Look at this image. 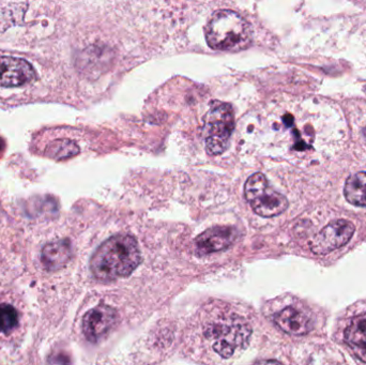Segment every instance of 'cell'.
Returning a JSON list of instances; mask_svg holds the SVG:
<instances>
[{
  "label": "cell",
  "instance_id": "1",
  "mask_svg": "<svg viewBox=\"0 0 366 365\" xmlns=\"http://www.w3.org/2000/svg\"><path fill=\"white\" fill-rule=\"evenodd\" d=\"M142 263L137 241L130 235H116L102 243L91 257L90 269L95 279L115 281L129 277Z\"/></svg>",
  "mask_w": 366,
  "mask_h": 365
},
{
  "label": "cell",
  "instance_id": "2",
  "mask_svg": "<svg viewBox=\"0 0 366 365\" xmlns=\"http://www.w3.org/2000/svg\"><path fill=\"white\" fill-rule=\"evenodd\" d=\"M205 36L212 50L240 52L252 43V28L245 18L233 10H219L211 15Z\"/></svg>",
  "mask_w": 366,
  "mask_h": 365
},
{
  "label": "cell",
  "instance_id": "3",
  "mask_svg": "<svg viewBox=\"0 0 366 365\" xmlns=\"http://www.w3.org/2000/svg\"><path fill=\"white\" fill-rule=\"evenodd\" d=\"M205 336L212 340V348L222 358H231L250 343L252 328L239 316H227L211 322L205 328Z\"/></svg>",
  "mask_w": 366,
  "mask_h": 365
},
{
  "label": "cell",
  "instance_id": "4",
  "mask_svg": "<svg viewBox=\"0 0 366 365\" xmlns=\"http://www.w3.org/2000/svg\"><path fill=\"white\" fill-rule=\"evenodd\" d=\"M244 198L254 212L262 218L280 216L288 208L287 198L274 190L262 172H256L247 180Z\"/></svg>",
  "mask_w": 366,
  "mask_h": 365
},
{
  "label": "cell",
  "instance_id": "5",
  "mask_svg": "<svg viewBox=\"0 0 366 365\" xmlns=\"http://www.w3.org/2000/svg\"><path fill=\"white\" fill-rule=\"evenodd\" d=\"M235 130V113L229 103L213 102L206 116V151L210 156L222 155L226 150Z\"/></svg>",
  "mask_w": 366,
  "mask_h": 365
},
{
  "label": "cell",
  "instance_id": "6",
  "mask_svg": "<svg viewBox=\"0 0 366 365\" xmlns=\"http://www.w3.org/2000/svg\"><path fill=\"white\" fill-rule=\"evenodd\" d=\"M355 227L347 220H335L323 227L313 238L311 249L314 254L325 255L344 247L351 241Z\"/></svg>",
  "mask_w": 366,
  "mask_h": 365
},
{
  "label": "cell",
  "instance_id": "7",
  "mask_svg": "<svg viewBox=\"0 0 366 365\" xmlns=\"http://www.w3.org/2000/svg\"><path fill=\"white\" fill-rule=\"evenodd\" d=\"M117 322V311L107 304H100L85 314L83 333L89 342H99L113 329Z\"/></svg>",
  "mask_w": 366,
  "mask_h": 365
},
{
  "label": "cell",
  "instance_id": "8",
  "mask_svg": "<svg viewBox=\"0 0 366 365\" xmlns=\"http://www.w3.org/2000/svg\"><path fill=\"white\" fill-rule=\"evenodd\" d=\"M34 78L36 71L27 60L11 56H0V86H23Z\"/></svg>",
  "mask_w": 366,
  "mask_h": 365
},
{
  "label": "cell",
  "instance_id": "9",
  "mask_svg": "<svg viewBox=\"0 0 366 365\" xmlns=\"http://www.w3.org/2000/svg\"><path fill=\"white\" fill-rule=\"evenodd\" d=\"M237 238L238 232L235 227L215 226L199 235L195 240V247L199 254H211L229 249Z\"/></svg>",
  "mask_w": 366,
  "mask_h": 365
},
{
  "label": "cell",
  "instance_id": "10",
  "mask_svg": "<svg viewBox=\"0 0 366 365\" xmlns=\"http://www.w3.org/2000/svg\"><path fill=\"white\" fill-rule=\"evenodd\" d=\"M274 322L282 331L290 336H305L313 329L311 318L292 306H288L278 312L274 316Z\"/></svg>",
  "mask_w": 366,
  "mask_h": 365
},
{
  "label": "cell",
  "instance_id": "11",
  "mask_svg": "<svg viewBox=\"0 0 366 365\" xmlns=\"http://www.w3.org/2000/svg\"><path fill=\"white\" fill-rule=\"evenodd\" d=\"M72 257V245L68 239L48 243L41 253V263L48 271L60 270Z\"/></svg>",
  "mask_w": 366,
  "mask_h": 365
},
{
  "label": "cell",
  "instance_id": "12",
  "mask_svg": "<svg viewBox=\"0 0 366 365\" xmlns=\"http://www.w3.org/2000/svg\"><path fill=\"white\" fill-rule=\"evenodd\" d=\"M344 338L353 354L362 362L366 363V313L351 319L346 328Z\"/></svg>",
  "mask_w": 366,
  "mask_h": 365
},
{
  "label": "cell",
  "instance_id": "13",
  "mask_svg": "<svg viewBox=\"0 0 366 365\" xmlns=\"http://www.w3.org/2000/svg\"><path fill=\"white\" fill-rule=\"evenodd\" d=\"M344 194L351 205L366 207V172H358L346 180Z\"/></svg>",
  "mask_w": 366,
  "mask_h": 365
},
{
  "label": "cell",
  "instance_id": "14",
  "mask_svg": "<svg viewBox=\"0 0 366 365\" xmlns=\"http://www.w3.org/2000/svg\"><path fill=\"white\" fill-rule=\"evenodd\" d=\"M79 146L71 139H55L52 143L48 144L46 149V155L57 161L70 159L79 155Z\"/></svg>",
  "mask_w": 366,
  "mask_h": 365
},
{
  "label": "cell",
  "instance_id": "15",
  "mask_svg": "<svg viewBox=\"0 0 366 365\" xmlns=\"http://www.w3.org/2000/svg\"><path fill=\"white\" fill-rule=\"evenodd\" d=\"M18 324V313L10 304H0V332L10 333Z\"/></svg>",
  "mask_w": 366,
  "mask_h": 365
},
{
  "label": "cell",
  "instance_id": "16",
  "mask_svg": "<svg viewBox=\"0 0 366 365\" xmlns=\"http://www.w3.org/2000/svg\"><path fill=\"white\" fill-rule=\"evenodd\" d=\"M255 365H283L282 363L276 360H262L256 363Z\"/></svg>",
  "mask_w": 366,
  "mask_h": 365
},
{
  "label": "cell",
  "instance_id": "17",
  "mask_svg": "<svg viewBox=\"0 0 366 365\" xmlns=\"http://www.w3.org/2000/svg\"><path fill=\"white\" fill-rule=\"evenodd\" d=\"M3 146H4L3 141H1V139H0V148H3Z\"/></svg>",
  "mask_w": 366,
  "mask_h": 365
}]
</instances>
